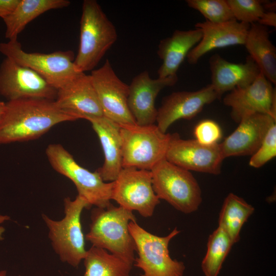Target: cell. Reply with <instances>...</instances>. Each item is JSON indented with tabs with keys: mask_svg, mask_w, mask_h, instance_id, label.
I'll return each instance as SVG.
<instances>
[{
	"mask_svg": "<svg viewBox=\"0 0 276 276\" xmlns=\"http://www.w3.org/2000/svg\"><path fill=\"white\" fill-rule=\"evenodd\" d=\"M77 120L59 109L55 100L7 101L0 118V144L34 140L59 123Z\"/></svg>",
	"mask_w": 276,
	"mask_h": 276,
	"instance_id": "cell-1",
	"label": "cell"
},
{
	"mask_svg": "<svg viewBox=\"0 0 276 276\" xmlns=\"http://www.w3.org/2000/svg\"><path fill=\"white\" fill-rule=\"evenodd\" d=\"M90 220L86 240L133 265L136 247L128 228L130 221H136L132 212L110 204L106 208L93 209Z\"/></svg>",
	"mask_w": 276,
	"mask_h": 276,
	"instance_id": "cell-2",
	"label": "cell"
},
{
	"mask_svg": "<svg viewBox=\"0 0 276 276\" xmlns=\"http://www.w3.org/2000/svg\"><path fill=\"white\" fill-rule=\"evenodd\" d=\"M118 38L113 23L95 0H84L80 21L79 45L74 64L80 73L93 71Z\"/></svg>",
	"mask_w": 276,
	"mask_h": 276,
	"instance_id": "cell-3",
	"label": "cell"
},
{
	"mask_svg": "<svg viewBox=\"0 0 276 276\" xmlns=\"http://www.w3.org/2000/svg\"><path fill=\"white\" fill-rule=\"evenodd\" d=\"M64 217L55 220L44 214L41 217L49 231L48 237L60 260L77 267L87 252L82 232L81 216L84 209H89L87 201L77 195L74 200H63Z\"/></svg>",
	"mask_w": 276,
	"mask_h": 276,
	"instance_id": "cell-4",
	"label": "cell"
},
{
	"mask_svg": "<svg viewBox=\"0 0 276 276\" xmlns=\"http://www.w3.org/2000/svg\"><path fill=\"white\" fill-rule=\"evenodd\" d=\"M153 190L177 210L190 214L202 202V194L197 180L190 171L164 158L151 170Z\"/></svg>",
	"mask_w": 276,
	"mask_h": 276,
	"instance_id": "cell-5",
	"label": "cell"
},
{
	"mask_svg": "<svg viewBox=\"0 0 276 276\" xmlns=\"http://www.w3.org/2000/svg\"><path fill=\"white\" fill-rule=\"evenodd\" d=\"M123 168L151 171L166 154L172 134L163 133L154 124H120Z\"/></svg>",
	"mask_w": 276,
	"mask_h": 276,
	"instance_id": "cell-6",
	"label": "cell"
},
{
	"mask_svg": "<svg viewBox=\"0 0 276 276\" xmlns=\"http://www.w3.org/2000/svg\"><path fill=\"white\" fill-rule=\"evenodd\" d=\"M48 160L53 169L70 179L75 185L78 195L91 207L106 208L110 204L113 181H103L96 170L83 168L61 144H51L45 150Z\"/></svg>",
	"mask_w": 276,
	"mask_h": 276,
	"instance_id": "cell-7",
	"label": "cell"
},
{
	"mask_svg": "<svg viewBox=\"0 0 276 276\" xmlns=\"http://www.w3.org/2000/svg\"><path fill=\"white\" fill-rule=\"evenodd\" d=\"M128 228L138 255L134 265L143 271L142 276H183V262L172 259L168 248L170 241L180 231L175 227L167 236L161 237L147 232L136 221H130Z\"/></svg>",
	"mask_w": 276,
	"mask_h": 276,
	"instance_id": "cell-8",
	"label": "cell"
},
{
	"mask_svg": "<svg viewBox=\"0 0 276 276\" xmlns=\"http://www.w3.org/2000/svg\"><path fill=\"white\" fill-rule=\"evenodd\" d=\"M0 53L33 70L57 90L81 73L76 68L75 54L71 50L29 53L22 49L17 40H13L0 43Z\"/></svg>",
	"mask_w": 276,
	"mask_h": 276,
	"instance_id": "cell-9",
	"label": "cell"
},
{
	"mask_svg": "<svg viewBox=\"0 0 276 276\" xmlns=\"http://www.w3.org/2000/svg\"><path fill=\"white\" fill-rule=\"evenodd\" d=\"M113 182L111 199L120 206L137 211L144 217L153 215L160 199L152 187L151 171L123 168Z\"/></svg>",
	"mask_w": 276,
	"mask_h": 276,
	"instance_id": "cell-10",
	"label": "cell"
},
{
	"mask_svg": "<svg viewBox=\"0 0 276 276\" xmlns=\"http://www.w3.org/2000/svg\"><path fill=\"white\" fill-rule=\"evenodd\" d=\"M57 89L33 70L5 57L0 64V95L7 101L27 99L55 100Z\"/></svg>",
	"mask_w": 276,
	"mask_h": 276,
	"instance_id": "cell-11",
	"label": "cell"
},
{
	"mask_svg": "<svg viewBox=\"0 0 276 276\" xmlns=\"http://www.w3.org/2000/svg\"><path fill=\"white\" fill-rule=\"evenodd\" d=\"M104 116L119 124H135L128 106L129 85L117 76L108 59L89 75Z\"/></svg>",
	"mask_w": 276,
	"mask_h": 276,
	"instance_id": "cell-12",
	"label": "cell"
},
{
	"mask_svg": "<svg viewBox=\"0 0 276 276\" xmlns=\"http://www.w3.org/2000/svg\"><path fill=\"white\" fill-rule=\"evenodd\" d=\"M165 158L189 171L213 175L221 173L224 159L219 144L207 145L196 140H183L177 133L171 135Z\"/></svg>",
	"mask_w": 276,
	"mask_h": 276,
	"instance_id": "cell-13",
	"label": "cell"
},
{
	"mask_svg": "<svg viewBox=\"0 0 276 276\" xmlns=\"http://www.w3.org/2000/svg\"><path fill=\"white\" fill-rule=\"evenodd\" d=\"M223 102L231 107V117L237 123L256 113L266 114L276 119L275 88L261 73L249 85L229 91Z\"/></svg>",
	"mask_w": 276,
	"mask_h": 276,
	"instance_id": "cell-14",
	"label": "cell"
},
{
	"mask_svg": "<svg viewBox=\"0 0 276 276\" xmlns=\"http://www.w3.org/2000/svg\"><path fill=\"white\" fill-rule=\"evenodd\" d=\"M177 81V75L152 79L147 71L141 72L133 78L128 85L127 102L137 125L154 124L157 115L155 106L157 95L163 89L173 86Z\"/></svg>",
	"mask_w": 276,
	"mask_h": 276,
	"instance_id": "cell-15",
	"label": "cell"
},
{
	"mask_svg": "<svg viewBox=\"0 0 276 276\" xmlns=\"http://www.w3.org/2000/svg\"><path fill=\"white\" fill-rule=\"evenodd\" d=\"M220 99L211 84L196 91L174 92L166 97L157 109V126L163 133L179 119L190 120L205 105Z\"/></svg>",
	"mask_w": 276,
	"mask_h": 276,
	"instance_id": "cell-16",
	"label": "cell"
},
{
	"mask_svg": "<svg viewBox=\"0 0 276 276\" xmlns=\"http://www.w3.org/2000/svg\"><path fill=\"white\" fill-rule=\"evenodd\" d=\"M57 107L77 119L104 116L89 75L81 73L57 90Z\"/></svg>",
	"mask_w": 276,
	"mask_h": 276,
	"instance_id": "cell-17",
	"label": "cell"
},
{
	"mask_svg": "<svg viewBox=\"0 0 276 276\" xmlns=\"http://www.w3.org/2000/svg\"><path fill=\"white\" fill-rule=\"evenodd\" d=\"M250 25L236 20L220 23L208 21L196 23L195 28L201 30L202 37L187 55L188 63L196 64L203 55L216 49L244 45Z\"/></svg>",
	"mask_w": 276,
	"mask_h": 276,
	"instance_id": "cell-18",
	"label": "cell"
},
{
	"mask_svg": "<svg viewBox=\"0 0 276 276\" xmlns=\"http://www.w3.org/2000/svg\"><path fill=\"white\" fill-rule=\"evenodd\" d=\"M276 119L263 113L243 118L236 130L219 144L224 158L230 156L252 155L261 145Z\"/></svg>",
	"mask_w": 276,
	"mask_h": 276,
	"instance_id": "cell-19",
	"label": "cell"
},
{
	"mask_svg": "<svg viewBox=\"0 0 276 276\" xmlns=\"http://www.w3.org/2000/svg\"><path fill=\"white\" fill-rule=\"evenodd\" d=\"M211 83L219 98L226 92L252 83L261 73L254 60L249 55L243 63L227 61L215 54L209 59Z\"/></svg>",
	"mask_w": 276,
	"mask_h": 276,
	"instance_id": "cell-20",
	"label": "cell"
},
{
	"mask_svg": "<svg viewBox=\"0 0 276 276\" xmlns=\"http://www.w3.org/2000/svg\"><path fill=\"white\" fill-rule=\"evenodd\" d=\"M98 135L104 162L96 171L104 181H113L123 169L122 142L120 124L104 117L86 119Z\"/></svg>",
	"mask_w": 276,
	"mask_h": 276,
	"instance_id": "cell-21",
	"label": "cell"
},
{
	"mask_svg": "<svg viewBox=\"0 0 276 276\" xmlns=\"http://www.w3.org/2000/svg\"><path fill=\"white\" fill-rule=\"evenodd\" d=\"M202 32L197 28L176 30L170 37L162 39L157 54L162 63L157 70L158 78L177 75V72L190 50L201 40Z\"/></svg>",
	"mask_w": 276,
	"mask_h": 276,
	"instance_id": "cell-22",
	"label": "cell"
},
{
	"mask_svg": "<svg viewBox=\"0 0 276 276\" xmlns=\"http://www.w3.org/2000/svg\"><path fill=\"white\" fill-rule=\"evenodd\" d=\"M244 45L260 72L276 84V48L269 39L268 27L258 22L250 24Z\"/></svg>",
	"mask_w": 276,
	"mask_h": 276,
	"instance_id": "cell-23",
	"label": "cell"
},
{
	"mask_svg": "<svg viewBox=\"0 0 276 276\" xmlns=\"http://www.w3.org/2000/svg\"><path fill=\"white\" fill-rule=\"evenodd\" d=\"M68 0H19L14 9L3 18L6 27L5 37L17 40L18 35L26 26L49 10L68 7Z\"/></svg>",
	"mask_w": 276,
	"mask_h": 276,
	"instance_id": "cell-24",
	"label": "cell"
},
{
	"mask_svg": "<svg viewBox=\"0 0 276 276\" xmlns=\"http://www.w3.org/2000/svg\"><path fill=\"white\" fill-rule=\"evenodd\" d=\"M254 211L255 208L242 198L231 193L223 203L219 213L218 226L226 232L235 244L240 239L243 225Z\"/></svg>",
	"mask_w": 276,
	"mask_h": 276,
	"instance_id": "cell-25",
	"label": "cell"
},
{
	"mask_svg": "<svg viewBox=\"0 0 276 276\" xmlns=\"http://www.w3.org/2000/svg\"><path fill=\"white\" fill-rule=\"evenodd\" d=\"M83 260V276H130L132 266L106 250L93 246Z\"/></svg>",
	"mask_w": 276,
	"mask_h": 276,
	"instance_id": "cell-26",
	"label": "cell"
},
{
	"mask_svg": "<svg viewBox=\"0 0 276 276\" xmlns=\"http://www.w3.org/2000/svg\"><path fill=\"white\" fill-rule=\"evenodd\" d=\"M234 244L228 235L219 226L210 235L206 254L201 264L205 276H218Z\"/></svg>",
	"mask_w": 276,
	"mask_h": 276,
	"instance_id": "cell-27",
	"label": "cell"
},
{
	"mask_svg": "<svg viewBox=\"0 0 276 276\" xmlns=\"http://www.w3.org/2000/svg\"><path fill=\"white\" fill-rule=\"evenodd\" d=\"M186 2L189 7L198 11L210 22L235 20L227 0H187Z\"/></svg>",
	"mask_w": 276,
	"mask_h": 276,
	"instance_id": "cell-28",
	"label": "cell"
},
{
	"mask_svg": "<svg viewBox=\"0 0 276 276\" xmlns=\"http://www.w3.org/2000/svg\"><path fill=\"white\" fill-rule=\"evenodd\" d=\"M233 16L238 21L251 24L258 22L265 10L264 1L259 0H227Z\"/></svg>",
	"mask_w": 276,
	"mask_h": 276,
	"instance_id": "cell-29",
	"label": "cell"
},
{
	"mask_svg": "<svg viewBox=\"0 0 276 276\" xmlns=\"http://www.w3.org/2000/svg\"><path fill=\"white\" fill-rule=\"evenodd\" d=\"M276 155V125L271 126L268 131L261 145L252 155L249 165L254 168L262 167Z\"/></svg>",
	"mask_w": 276,
	"mask_h": 276,
	"instance_id": "cell-30",
	"label": "cell"
},
{
	"mask_svg": "<svg viewBox=\"0 0 276 276\" xmlns=\"http://www.w3.org/2000/svg\"><path fill=\"white\" fill-rule=\"evenodd\" d=\"M194 134L196 140L204 145L218 143L222 137V131L215 121L205 120L199 122L195 127Z\"/></svg>",
	"mask_w": 276,
	"mask_h": 276,
	"instance_id": "cell-31",
	"label": "cell"
},
{
	"mask_svg": "<svg viewBox=\"0 0 276 276\" xmlns=\"http://www.w3.org/2000/svg\"><path fill=\"white\" fill-rule=\"evenodd\" d=\"M19 2V0H0V17L3 19L11 13Z\"/></svg>",
	"mask_w": 276,
	"mask_h": 276,
	"instance_id": "cell-32",
	"label": "cell"
},
{
	"mask_svg": "<svg viewBox=\"0 0 276 276\" xmlns=\"http://www.w3.org/2000/svg\"><path fill=\"white\" fill-rule=\"evenodd\" d=\"M259 24L268 27H276V13L274 11H265L258 21Z\"/></svg>",
	"mask_w": 276,
	"mask_h": 276,
	"instance_id": "cell-33",
	"label": "cell"
},
{
	"mask_svg": "<svg viewBox=\"0 0 276 276\" xmlns=\"http://www.w3.org/2000/svg\"><path fill=\"white\" fill-rule=\"evenodd\" d=\"M10 219V217L9 216L0 214V224Z\"/></svg>",
	"mask_w": 276,
	"mask_h": 276,
	"instance_id": "cell-34",
	"label": "cell"
},
{
	"mask_svg": "<svg viewBox=\"0 0 276 276\" xmlns=\"http://www.w3.org/2000/svg\"><path fill=\"white\" fill-rule=\"evenodd\" d=\"M5 107V102L0 101V118L2 117Z\"/></svg>",
	"mask_w": 276,
	"mask_h": 276,
	"instance_id": "cell-35",
	"label": "cell"
},
{
	"mask_svg": "<svg viewBox=\"0 0 276 276\" xmlns=\"http://www.w3.org/2000/svg\"><path fill=\"white\" fill-rule=\"evenodd\" d=\"M5 228L4 227L0 226V240H2L3 239V234L4 232H5Z\"/></svg>",
	"mask_w": 276,
	"mask_h": 276,
	"instance_id": "cell-36",
	"label": "cell"
},
{
	"mask_svg": "<svg viewBox=\"0 0 276 276\" xmlns=\"http://www.w3.org/2000/svg\"><path fill=\"white\" fill-rule=\"evenodd\" d=\"M7 271L5 270H3L0 271V276H6Z\"/></svg>",
	"mask_w": 276,
	"mask_h": 276,
	"instance_id": "cell-37",
	"label": "cell"
}]
</instances>
